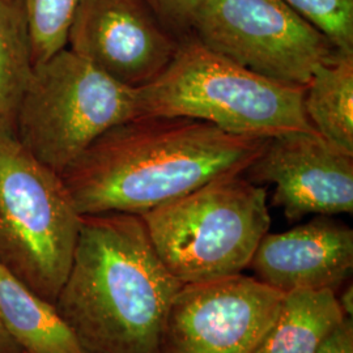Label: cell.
<instances>
[{
  "label": "cell",
  "mask_w": 353,
  "mask_h": 353,
  "mask_svg": "<svg viewBox=\"0 0 353 353\" xmlns=\"http://www.w3.org/2000/svg\"><path fill=\"white\" fill-rule=\"evenodd\" d=\"M338 300L341 303V309L344 312L345 316L352 318L353 316V290L352 285L350 284V287L341 293V296L338 294Z\"/></svg>",
  "instance_id": "cell-21"
},
{
  "label": "cell",
  "mask_w": 353,
  "mask_h": 353,
  "mask_svg": "<svg viewBox=\"0 0 353 353\" xmlns=\"http://www.w3.org/2000/svg\"><path fill=\"white\" fill-rule=\"evenodd\" d=\"M258 185H274L271 204L290 223L305 216L353 214V153L316 131L267 139L263 151L242 173Z\"/></svg>",
  "instance_id": "cell-10"
},
{
  "label": "cell",
  "mask_w": 353,
  "mask_h": 353,
  "mask_svg": "<svg viewBox=\"0 0 353 353\" xmlns=\"http://www.w3.org/2000/svg\"><path fill=\"white\" fill-rule=\"evenodd\" d=\"M316 353H353L352 318H345Z\"/></svg>",
  "instance_id": "cell-19"
},
{
  "label": "cell",
  "mask_w": 353,
  "mask_h": 353,
  "mask_svg": "<svg viewBox=\"0 0 353 353\" xmlns=\"http://www.w3.org/2000/svg\"><path fill=\"white\" fill-rule=\"evenodd\" d=\"M182 285L140 214H87L54 306L84 353H156Z\"/></svg>",
  "instance_id": "cell-2"
},
{
  "label": "cell",
  "mask_w": 353,
  "mask_h": 353,
  "mask_svg": "<svg viewBox=\"0 0 353 353\" xmlns=\"http://www.w3.org/2000/svg\"><path fill=\"white\" fill-rule=\"evenodd\" d=\"M256 279L281 293L338 292L353 270V230L331 216H316L283 233H267L250 265Z\"/></svg>",
  "instance_id": "cell-11"
},
{
  "label": "cell",
  "mask_w": 353,
  "mask_h": 353,
  "mask_svg": "<svg viewBox=\"0 0 353 353\" xmlns=\"http://www.w3.org/2000/svg\"><path fill=\"white\" fill-rule=\"evenodd\" d=\"M176 37L191 34V24L195 13L204 0H143Z\"/></svg>",
  "instance_id": "cell-18"
},
{
  "label": "cell",
  "mask_w": 353,
  "mask_h": 353,
  "mask_svg": "<svg viewBox=\"0 0 353 353\" xmlns=\"http://www.w3.org/2000/svg\"><path fill=\"white\" fill-rule=\"evenodd\" d=\"M26 19L34 65L67 46L79 0H16Z\"/></svg>",
  "instance_id": "cell-16"
},
{
  "label": "cell",
  "mask_w": 353,
  "mask_h": 353,
  "mask_svg": "<svg viewBox=\"0 0 353 353\" xmlns=\"http://www.w3.org/2000/svg\"><path fill=\"white\" fill-rule=\"evenodd\" d=\"M191 34L258 75L303 88L339 51L284 0H204Z\"/></svg>",
  "instance_id": "cell-7"
},
{
  "label": "cell",
  "mask_w": 353,
  "mask_h": 353,
  "mask_svg": "<svg viewBox=\"0 0 353 353\" xmlns=\"http://www.w3.org/2000/svg\"><path fill=\"white\" fill-rule=\"evenodd\" d=\"M63 178L13 137L0 138V265L54 303L80 230Z\"/></svg>",
  "instance_id": "cell-6"
},
{
  "label": "cell",
  "mask_w": 353,
  "mask_h": 353,
  "mask_svg": "<svg viewBox=\"0 0 353 353\" xmlns=\"http://www.w3.org/2000/svg\"><path fill=\"white\" fill-rule=\"evenodd\" d=\"M0 323L24 353H84L54 303L0 265Z\"/></svg>",
  "instance_id": "cell-12"
},
{
  "label": "cell",
  "mask_w": 353,
  "mask_h": 353,
  "mask_svg": "<svg viewBox=\"0 0 353 353\" xmlns=\"http://www.w3.org/2000/svg\"><path fill=\"white\" fill-rule=\"evenodd\" d=\"M303 110L323 139L353 153V54L338 51L316 67L303 88Z\"/></svg>",
  "instance_id": "cell-14"
},
{
  "label": "cell",
  "mask_w": 353,
  "mask_h": 353,
  "mask_svg": "<svg viewBox=\"0 0 353 353\" xmlns=\"http://www.w3.org/2000/svg\"><path fill=\"white\" fill-rule=\"evenodd\" d=\"M140 216L182 284L240 275L271 225L267 189L243 174L216 178Z\"/></svg>",
  "instance_id": "cell-4"
},
{
  "label": "cell",
  "mask_w": 353,
  "mask_h": 353,
  "mask_svg": "<svg viewBox=\"0 0 353 353\" xmlns=\"http://www.w3.org/2000/svg\"><path fill=\"white\" fill-rule=\"evenodd\" d=\"M265 141L194 118L139 115L102 134L62 178L81 216L143 214L216 178L242 174Z\"/></svg>",
  "instance_id": "cell-1"
},
{
  "label": "cell",
  "mask_w": 353,
  "mask_h": 353,
  "mask_svg": "<svg viewBox=\"0 0 353 353\" xmlns=\"http://www.w3.org/2000/svg\"><path fill=\"white\" fill-rule=\"evenodd\" d=\"M138 89L140 115L199 119L241 137L270 139L316 131L303 110V88L258 75L205 48L181 39L164 72Z\"/></svg>",
  "instance_id": "cell-3"
},
{
  "label": "cell",
  "mask_w": 353,
  "mask_h": 353,
  "mask_svg": "<svg viewBox=\"0 0 353 353\" xmlns=\"http://www.w3.org/2000/svg\"><path fill=\"white\" fill-rule=\"evenodd\" d=\"M336 50L353 54V0H284Z\"/></svg>",
  "instance_id": "cell-17"
},
{
  "label": "cell",
  "mask_w": 353,
  "mask_h": 353,
  "mask_svg": "<svg viewBox=\"0 0 353 353\" xmlns=\"http://www.w3.org/2000/svg\"><path fill=\"white\" fill-rule=\"evenodd\" d=\"M179 42L143 0H79L65 48L118 83L140 88L164 72Z\"/></svg>",
  "instance_id": "cell-9"
},
{
  "label": "cell",
  "mask_w": 353,
  "mask_h": 353,
  "mask_svg": "<svg viewBox=\"0 0 353 353\" xmlns=\"http://www.w3.org/2000/svg\"><path fill=\"white\" fill-rule=\"evenodd\" d=\"M0 353H24L21 347L13 341L12 336L0 323Z\"/></svg>",
  "instance_id": "cell-20"
},
{
  "label": "cell",
  "mask_w": 353,
  "mask_h": 353,
  "mask_svg": "<svg viewBox=\"0 0 353 353\" xmlns=\"http://www.w3.org/2000/svg\"><path fill=\"white\" fill-rule=\"evenodd\" d=\"M345 318L335 290L284 293L275 321L255 353H316Z\"/></svg>",
  "instance_id": "cell-13"
},
{
  "label": "cell",
  "mask_w": 353,
  "mask_h": 353,
  "mask_svg": "<svg viewBox=\"0 0 353 353\" xmlns=\"http://www.w3.org/2000/svg\"><path fill=\"white\" fill-rule=\"evenodd\" d=\"M283 297L243 274L183 284L169 305L156 353H255Z\"/></svg>",
  "instance_id": "cell-8"
},
{
  "label": "cell",
  "mask_w": 353,
  "mask_h": 353,
  "mask_svg": "<svg viewBox=\"0 0 353 353\" xmlns=\"http://www.w3.org/2000/svg\"><path fill=\"white\" fill-rule=\"evenodd\" d=\"M139 115L138 89L64 48L34 65L13 138L62 176L102 134Z\"/></svg>",
  "instance_id": "cell-5"
},
{
  "label": "cell",
  "mask_w": 353,
  "mask_h": 353,
  "mask_svg": "<svg viewBox=\"0 0 353 353\" xmlns=\"http://www.w3.org/2000/svg\"><path fill=\"white\" fill-rule=\"evenodd\" d=\"M33 68L23 12L16 0H0V138L14 135L16 115Z\"/></svg>",
  "instance_id": "cell-15"
}]
</instances>
